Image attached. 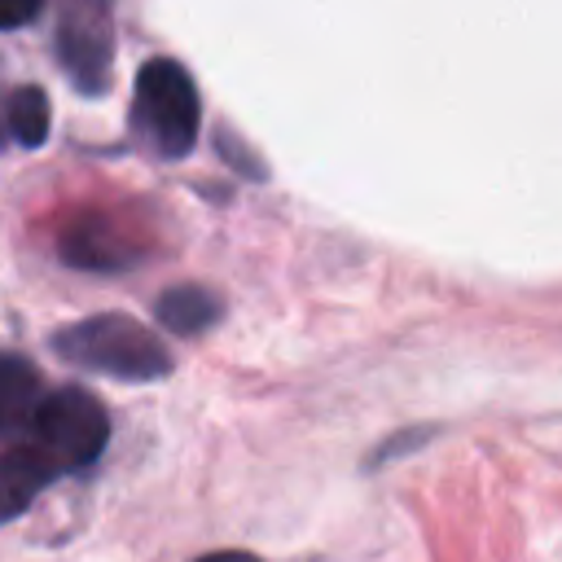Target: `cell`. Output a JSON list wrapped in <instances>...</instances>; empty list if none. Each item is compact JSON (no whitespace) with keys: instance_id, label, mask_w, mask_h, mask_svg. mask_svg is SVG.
<instances>
[{"instance_id":"1","label":"cell","mask_w":562,"mask_h":562,"mask_svg":"<svg viewBox=\"0 0 562 562\" xmlns=\"http://www.w3.org/2000/svg\"><path fill=\"white\" fill-rule=\"evenodd\" d=\"M53 351L79 369H92V373H105V378H123V382H149V378H162L171 369V356L167 347L145 329L136 325L132 316H88L70 329H57L53 334Z\"/></svg>"},{"instance_id":"2","label":"cell","mask_w":562,"mask_h":562,"mask_svg":"<svg viewBox=\"0 0 562 562\" xmlns=\"http://www.w3.org/2000/svg\"><path fill=\"white\" fill-rule=\"evenodd\" d=\"M22 439L57 470V474H75L88 470L110 439V417L97 404V395L79 391V386H61L48 391L35 413L22 426Z\"/></svg>"},{"instance_id":"3","label":"cell","mask_w":562,"mask_h":562,"mask_svg":"<svg viewBox=\"0 0 562 562\" xmlns=\"http://www.w3.org/2000/svg\"><path fill=\"white\" fill-rule=\"evenodd\" d=\"M132 123L158 158H184L193 149L198 127H202V101L180 61L154 57L140 66Z\"/></svg>"},{"instance_id":"4","label":"cell","mask_w":562,"mask_h":562,"mask_svg":"<svg viewBox=\"0 0 562 562\" xmlns=\"http://www.w3.org/2000/svg\"><path fill=\"white\" fill-rule=\"evenodd\" d=\"M53 48H57L66 79L83 97H101L110 88V66H114V9H110V0H57Z\"/></svg>"},{"instance_id":"5","label":"cell","mask_w":562,"mask_h":562,"mask_svg":"<svg viewBox=\"0 0 562 562\" xmlns=\"http://www.w3.org/2000/svg\"><path fill=\"white\" fill-rule=\"evenodd\" d=\"M61 259L88 272H119L140 259V241L110 215H79L61 233Z\"/></svg>"},{"instance_id":"6","label":"cell","mask_w":562,"mask_h":562,"mask_svg":"<svg viewBox=\"0 0 562 562\" xmlns=\"http://www.w3.org/2000/svg\"><path fill=\"white\" fill-rule=\"evenodd\" d=\"M53 479H61L31 443H13V448H4L0 452V522H9V518H18Z\"/></svg>"},{"instance_id":"7","label":"cell","mask_w":562,"mask_h":562,"mask_svg":"<svg viewBox=\"0 0 562 562\" xmlns=\"http://www.w3.org/2000/svg\"><path fill=\"white\" fill-rule=\"evenodd\" d=\"M40 400H44L40 369L26 356H0V435L22 430Z\"/></svg>"},{"instance_id":"8","label":"cell","mask_w":562,"mask_h":562,"mask_svg":"<svg viewBox=\"0 0 562 562\" xmlns=\"http://www.w3.org/2000/svg\"><path fill=\"white\" fill-rule=\"evenodd\" d=\"M220 316V299L202 285H176L158 299V321L176 334H202L206 325H215Z\"/></svg>"},{"instance_id":"9","label":"cell","mask_w":562,"mask_h":562,"mask_svg":"<svg viewBox=\"0 0 562 562\" xmlns=\"http://www.w3.org/2000/svg\"><path fill=\"white\" fill-rule=\"evenodd\" d=\"M4 132L18 140V145H26V149H35V145H44V136H48V97L35 88V83H22V88H13L9 97H4Z\"/></svg>"},{"instance_id":"10","label":"cell","mask_w":562,"mask_h":562,"mask_svg":"<svg viewBox=\"0 0 562 562\" xmlns=\"http://www.w3.org/2000/svg\"><path fill=\"white\" fill-rule=\"evenodd\" d=\"M40 9H44V0H0V31L26 26V22H31Z\"/></svg>"},{"instance_id":"11","label":"cell","mask_w":562,"mask_h":562,"mask_svg":"<svg viewBox=\"0 0 562 562\" xmlns=\"http://www.w3.org/2000/svg\"><path fill=\"white\" fill-rule=\"evenodd\" d=\"M198 562H259V558L255 553H241V549H224V553H206Z\"/></svg>"}]
</instances>
